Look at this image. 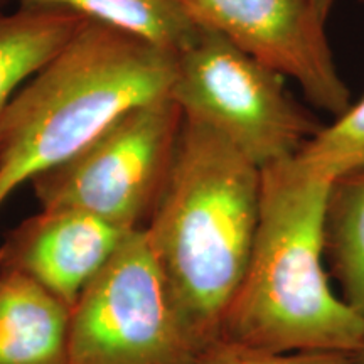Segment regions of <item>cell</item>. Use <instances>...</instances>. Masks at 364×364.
Listing matches in <instances>:
<instances>
[{
  "mask_svg": "<svg viewBox=\"0 0 364 364\" xmlns=\"http://www.w3.org/2000/svg\"><path fill=\"white\" fill-rule=\"evenodd\" d=\"M262 169L184 118L174 164L144 233L199 351L221 339L260 218Z\"/></svg>",
  "mask_w": 364,
  "mask_h": 364,
  "instance_id": "cell-1",
  "label": "cell"
},
{
  "mask_svg": "<svg viewBox=\"0 0 364 364\" xmlns=\"http://www.w3.org/2000/svg\"><path fill=\"white\" fill-rule=\"evenodd\" d=\"M331 182L297 156L263 167L257 235L223 341L265 351H356L364 318L341 299L326 263Z\"/></svg>",
  "mask_w": 364,
  "mask_h": 364,
  "instance_id": "cell-2",
  "label": "cell"
},
{
  "mask_svg": "<svg viewBox=\"0 0 364 364\" xmlns=\"http://www.w3.org/2000/svg\"><path fill=\"white\" fill-rule=\"evenodd\" d=\"M177 56L88 21L36 73L0 120V208L132 108L169 97Z\"/></svg>",
  "mask_w": 364,
  "mask_h": 364,
  "instance_id": "cell-3",
  "label": "cell"
},
{
  "mask_svg": "<svg viewBox=\"0 0 364 364\" xmlns=\"http://www.w3.org/2000/svg\"><path fill=\"white\" fill-rule=\"evenodd\" d=\"M284 76L215 31L199 34L177 56L169 97L184 118L225 136L260 169L295 157L322 129L287 90Z\"/></svg>",
  "mask_w": 364,
  "mask_h": 364,
  "instance_id": "cell-4",
  "label": "cell"
},
{
  "mask_svg": "<svg viewBox=\"0 0 364 364\" xmlns=\"http://www.w3.org/2000/svg\"><path fill=\"white\" fill-rule=\"evenodd\" d=\"M184 115L171 97L132 108L78 154L31 179L43 209H78L144 230L161 201Z\"/></svg>",
  "mask_w": 364,
  "mask_h": 364,
  "instance_id": "cell-5",
  "label": "cell"
},
{
  "mask_svg": "<svg viewBox=\"0 0 364 364\" xmlns=\"http://www.w3.org/2000/svg\"><path fill=\"white\" fill-rule=\"evenodd\" d=\"M199 354L144 230L130 231L70 311L68 363L194 364Z\"/></svg>",
  "mask_w": 364,
  "mask_h": 364,
  "instance_id": "cell-6",
  "label": "cell"
},
{
  "mask_svg": "<svg viewBox=\"0 0 364 364\" xmlns=\"http://www.w3.org/2000/svg\"><path fill=\"white\" fill-rule=\"evenodd\" d=\"M198 27L215 31L284 78L314 107L339 117L351 107L312 0H176Z\"/></svg>",
  "mask_w": 364,
  "mask_h": 364,
  "instance_id": "cell-7",
  "label": "cell"
},
{
  "mask_svg": "<svg viewBox=\"0 0 364 364\" xmlns=\"http://www.w3.org/2000/svg\"><path fill=\"white\" fill-rule=\"evenodd\" d=\"M127 233L78 209L41 208L6 235L0 272L26 277L71 311Z\"/></svg>",
  "mask_w": 364,
  "mask_h": 364,
  "instance_id": "cell-8",
  "label": "cell"
},
{
  "mask_svg": "<svg viewBox=\"0 0 364 364\" xmlns=\"http://www.w3.org/2000/svg\"><path fill=\"white\" fill-rule=\"evenodd\" d=\"M70 309L17 273L0 272V364L68 363Z\"/></svg>",
  "mask_w": 364,
  "mask_h": 364,
  "instance_id": "cell-9",
  "label": "cell"
},
{
  "mask_svg": "<svg viewBox=\"0 0 364 364\" xmlns=\"http://www.w3.org/2000/svg\"><path fill=\"white\" fill-rule=\"evenodd\" d=\"M88 19L63 9L0 11V120L16 93L61 51Z\"/></svg>",
  "mask_w": 364,
  "mask_h": 364,
  "instance_id": "cell-10",
  "label": "cell"
},
{
  "mask_svg": "<svg viewBox=\"0 0 364 364\" xmlns=\"http://www.w3.org/2000/svg\"><path fill=\"white\" fill-rule=\"evenodd\" d=\"M324 253L341 299L364 318V171L349 172L331 182Z\"/></svg>",
  "mask_w": 364,
  "mask_h": 364,
  "instance_id": "cell-11",
  "label": "cell"
},
{
  "mask_svg": "<svg viewBox=\"0 0 364 364\" xmlns=\"http://www.w3.org/2000/svg\"><path fill=\"white\" fill-rule=\"evenodd\" d=\"M19 7L63 9L113 27L179 56L194 43L199 27L176 0H16Z\"/></svg>",
  "mask_w": 364,
  "mask_h": 364,
  "instance_id": "cell-12",
  "label": "cell"
},
{
  "mask_svg": "<svg viewBox=\"0 0 364 364\" xmlns=\"http://www.w3.org/2000/svg\"><path fill=\"white\" fill-rule=\"evenodd\" d=\"M297 157L329 179L364 171V97L322 125Z\"/></svg>",
  "mask_w": 364,
  "mask_h": 364,
  "instance_id": "cell-13",
  "label": "cell"
},
{
  "mask_svg": "<svg viewBox=\"0 0 364 364\" xmlns=\"http://www.w3.org/2000/svg\"><path fill=\"white\" fill-rule=\"evenodd\" d=\"M194 364H356L349 353L332 351H265L216 341L199 354Z\"/></svg>",
  "mask_w": 364,
  "mask_h": 364,
  "instance_id": "cell-14",
  "label": "cell"
},
{
  "mask_svg": "<svg viewBox=\"0 0 364 364\" xmlns=\"http://www.w3.org/2000/svg\"><path fill=\"white\" fill-rule=\"evenodd\" d=\"M312 2H314V7H316L318 16H321L322 19L327 22L332 7H334V4H336V0H312Z\"/></svg>",
  "mask_w": 364,
  "mask_h": 364,
  "instance_id": "cell-15",
  "label": "cell"
},
{
  "mask_svg": "<svg viewBox=\"0 0 364 364\" xmlns=\"http://www.w3.org/2000/svg\"><path fill=\"white\" fill-rule=\"evenodd\" d=\"M351 356L356 364H364V327H363V334H361V341H359V346Z\"/></svg>",
  "mask_w": 364,
  "mask_h": 364,
  "instance_id": "cell-16",
  "label": "cell"
},
{
  "mask_svg": "<svg viewBox=\"0 0 364 364\" xmlns=\"http://www.w3.org/2000/svg\"><path fill=\"white\" fill-rule=\"evenodd\" d=\"M4 2H6V0H0V6H2V4H4Z\"/></svg>",
  "mask_w": 364,
  "mask_h": 364,
  "instance_id": "cell-17",
  "label": "cell"
}]
</instances>
